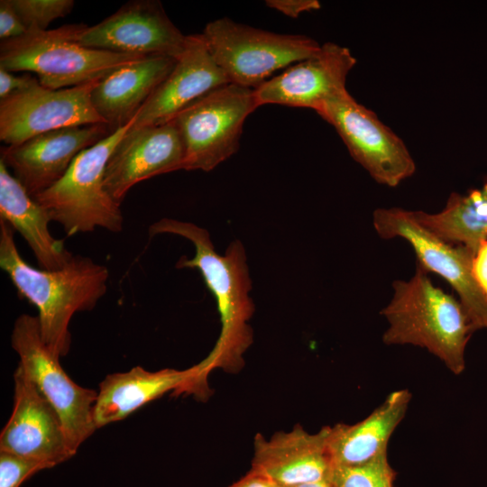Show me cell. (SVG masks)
<instances>
[{
  "label": "cell",
  "instance_id": "603a6c76",
  "mask_svg": "<svg viewBox=\"0 0 487 487\" xmlns=\"http://www.w3.org/2000/svg\"><path fill=\"white\" fill-rule=\"evenodd\" d=\"M417 221L446 243L462 245L474 255L487 240V185L468 195L452 193L436 214L413 211Z\"/></svg>",
  "mask_w": 487,
  "mask_h": 487
},
{
  "label": "cell",
  "instance_id": "83f0119b",
  "mask_svg": "<svg viewBox=\"0 0 487 487\" xmlns=\"http://www.w3.org/2000/svg\"><path fill=\"white\" fill-rule=\"evenodd\" d=\"M40 84L36 77L29 73L16 76L0 68V100Z\"/></svg>",
  "mask_w": 487,
  "mask_h": 487
},
{
  "label": "cell",
  "instance_id": "7a4b0ae2",
  "mask_svg": "<svg viewBox=\"0 0 487 487\" xmlns=\"http://www.w3.org/2000/svg\"><path fill=\"white\" fill-rule=\"evenodd\" d=\"M171 234L182 236L195 247L192 259L181 257L179 269H197L213 294L221 319V334L209 355L200 364L207 374L212 369L234 368L253 341L248 321L254 310L246 253L241 241H233L224 255L216 253L209 233L193 223L162 218L149 227V235Z\"/></svg>",
  "mask_w": 487,
  "mask_h": 487
},
{
  "label": "cell",
  "instance_id": "6da1fadb",
  "mask_svg": "<svg viewBox=\"0 0 487 487\" xmlns=\"http://www.w3.org/2000/svg\"><path fill=\"white\" fill-rule=\"evenodd\" d=\"M14 228L0 219V267L20 296L38 310L41 339L58 357L70 349L69 323L75 313L93 309L106 294L108 269L91 258L72 255L61 269L31 266L21 256Z\"/></svg>",
  "mask_w": 487,
  "mask_h": 487
},
{
  "label": "cell",
  "instance_id": "52a82bcc",
  "mask_svg": "<svg viewBox=\"0 0 487 487\" xmlns=\"http://www.w3.org/2000/svg\"><path fill=\"white\" fill-rule=\"evenodd\" d=\"M257 107L254 89L228 83L180 111L171 121L184 149L182 170L210 171L234 154Z\"/></svg>",
  "mask_w": 487,
  "mask_h": 487
},
{
  "label": "cell",
  "instance_id": "d4e9b609",
  "mask_svg": "<svg viewBox=\"0 0 487 487\" xmlns=\"http://www.w3.org/2000/svg\"><path fill=\"white\" fill-rule=\"evenodd\" d=\"M13 5L28 31H47L56 19L69 14L73 0H12Z\"/></svg>",
  "mask_w": 487,
  "mask_h": 487
},
{
  "label": "cell",
  "instance_id": "ac0fdd59",
  "mask_svg": "<svg viewBox=\"0 0 487 487\" xmlns=\"http://www.w3.org/2000/svg\"><path fill=\"white\" fill-rule=\"evenodd\" d=\"M228 83L202 33L188 35L186 47L176 59L174 68L141 107L132 127L170 122L198 98Z\"/></svg>",
  "mask_w": 487,
  "mask_h": 487
},
{
  "label": "cell",
  "instance_id": "4dcf8cb0",
  "mask_svg": "<svg viewBox=\"0 0 487 487\" xmlns=\"http://www.w3.org/2000/svg\"><path fill=\"white\" fill-rule=\"evenodd\" d=\"M229 487H279L265 476L252 470Z\"/></svg>",
  "mask_w": 487,
  "mask_h": 487
},
{
  "label": "cell",
  "instance_id": "1f68e13d",
  "mask_svg": "<svg viewBox=\"0 0 487 487\" xmlns=\"http://www.w3.org/2000/svg\"><path fill=\"white\" fill-rule=\"evenodd\" d=\"M295 487H332V483L330 481H322L318 482L302 484Z\"/></svg>",
  "mask_w": 487,
  "mask_h": 487
},
{
  "label": "cell",
  "instance_id": "8fae6325",
  "mask_svg": "<svg viewBox=\"0 0 487 487\" xmlns=\"http://www.w3.org/2000/svg\"><path fill=\"white\" fill-rule=\"evenodd\" d=\"M98 80L60 89L38 84L0 100V140L16 145L64 127L106 124L91 101Z\"/></svg>",
  "mask_w": 487,
  "mask_h": 487
},
{
  "label": "cell",
  "instance_id": "484cf974",
  "mask_svg": "<svg viewBox=\"0 0 487 487\" xmlns=\"http://www.w3.org/2000/svg\"><path fill=\"white\" fill-rule=\"evenodd\" d=\"M51 468L46 462L0 451V487H20L34 473Z\"/></svg>",
  "mask_w": 487,
  "mask_h": 487
},
{
  "label": "cell",
  "instance_id": "7402d4cb",
  "mask_svg": "<svg viewBox=\"0 0 487 487\" xmlns=\"http://www.w3.org/2000/svg\"><path fill=\"white\" fill-rule=\"evenodd\" d=\"M410 399L408 390L395 391L362 421L329 427L328 447L335 465L361 464L387 453L390 437Z\"/></svg>",
  "mask_w": 487,
  "mask_h": 487
},
{
  "label": "cell",
  "instance_id": "4316f807",
  "mask_svg": "<svg viewBox=\"0 0 487 487\" xmlns=\"http://www.w3.org/2000/svg\"><path fill=\"white\" fill-rule=\"evenodd\" d=\"M27 32L12 0L0 1V39L5 41L23 35Z\"/></svg>",
  "mask_w": 487,
  "mask_h": 487
},
{
  "label": "cell",
  "instance_id": "cb8c5ba5",
  "mask_svg": "<svg viewBox=\"0 0 487 487\" xmlns=\"http://www.w3.org/2000/svg\"><path fill=\"white\" fill-rule=\"evenodd\" d=\"M396 472L383 453L356 465H335L331 476L334 487H392Z\"/></svg>",
  "mask_w": 487,
  "mask_h": 487
},
{
  "label": "cell",
  "instance_id": "d6986e66",
  "mask_svg": "<svg viewBox=\"0 0 487 487\" xmlns=\"http://www.w3.org/2000/svg\"><path fill=\"white\" fill-rule=\"evenodd\" d=\"M206 377L199 363L187 370L166 368L157 372L135 366L125 372L108 374L99 384L95 425L99 428L120 421L169 391H198Z\"/></svg>",
  "mask_w": 487,
  "mask_h": 487
},
{
  "label": "cell",
  "instance_id": "ba28073f",
  "mask_svg": "<svg viewBox=\"0 0 487 487\" xmlns=\"http://www.w3.org/2000/svg\"><path fill=\"white\" fill-rule=\"evenodd\" d=\"M11 345L40 392L58 412L69 445L76 454L96 429L94 408L97 392L78 385L65 372L55 355L44 344L37 317L22 314L14 322Z\"/></svg>",
  "mask_w": 487,
  "mask_h": 487
},
{
  "label": "cell",
  "instance_id": "d6a6232c",
  "mask_svg": "<svg viewBox=\"0 0 487 487\" xmlns=\"http://www.w3.org/2000/svg\"><path fill=\"white\" fill-rule=\"evenodd\" d=\"M332 487H334V486L332 485Z\"/></svg>",
  "mask_w": 487,
  "mask_h": 487
},
{
  "label": "cell",
  "instance_id": "e0dca14e",
  "mask_svg": "<svg viewBox=\"0 0 487 487\" xmlns=\"http://www.w3.org/2000/svg\"><path fill=\"white\" fill-rule=\"evenodd\" d=\"M328 434L329 427L310 434L299 425L289 432H278L270 439L258 434L251 470L279 487L331 482L335 464Z\"/></svg>",
  "mask_w": 487,
  "mask_h": 487
},
{
  "label": "cell",
  "instance_id": "f1b7e54d",
  "mask_svg": "<svg viewBox=\"0 0 487 487\" xmlns=\"http://www.w3.org/2000/svg\"><path fill=\"white\" fill-rule=\"evenodd\" d=\"M265 5L290 18H298L303 13L321 7L317 0H267Z\"/></svg>",
  "mask_w": 487,
  "mask_h": 487
},
{
  "label": "cell",
  "instance_id": "f546056e",
  "mask_svg": "<svg viewBox=\"0 0 487 487\" xmlns=\"http://www.w3.org/2000/svg\"><path fill=\"white\" fill-rule=\"evenodd\" d=\"M473 274L487 296V240L481 243L473 257Z\"/></svg>",
  "mask_w": 487,
  "mask_h": 487
},
{
  "label": "cell",
  "instance_id": "5b68a950",
  "mask_svg": "<svg viewBox=\"0 0 487 487\" xmlns=\"http://www.w3.org/2000/svg\"><path fill=\"white\" fill-rule=\"evenodd\" d=\"M134 121L135 116L126 125L83 150L60 180L33 197L51 220L62 225L68 236L92 232L96 227L115 233L122 230L120 204L106 192L104 175L111 153Z\"/></svg>",
  "mask_w": 487,
  "mask_h": 487
},
{
  "label": "cell",
  "instance_id": "4fadbf2b",
  "mask_svg": "<svg viewBox=\"0 0 487 487\" xmlns=\"http://www.w3.org/2000/svg\"><path fill=\"white\" fill-rule=\"evenodd\" d=\"M113 132L107 124L64 127L3 147L0 160L33 198L60 180L79 152Z\"/></svg>",
  "mask_w": 487,
  "mask_h": 487
},
{
  "label": "cell",
  "instance_id": "2e32d148",
  "mask_svg": "<svg viewBox=\"0 0 487 487\" xmlns=\"http://www.w3.org/2000/svg\"><path fill=\"white\" fill-rule=\"evenodd\" d=\"M184 149L173 121L131 127L116 144L105 170L104 185L121 204L129 189L154 176L182 170Z\"/></svg>",
  "mask_w": 487,
  "mask_h": 487
},
{
  "label": "cell",
  "instance_id": "3957f363",
  "mask_svg": "<svg viewBox=\"0 0 487 487\" xmlns=\"http://www.w3.org/2000/svg\"><path fill=\"white\" fill-rule=\"evenodd\" d=\"M392 288V299L381 312L389 323L383 343L426 348L452 372L462 373L474 330L460 300L436 287L419 265L409 280H394Z\"/></svg>",
  "mask_w": 487,
  "mask_h": 487
},
{
  "label": "cell",
  "instance_id": "44dd1931",
  "mask_svg": "<svg viewBox=\"0 0 487 487\" xmlns=\"http://www.w3.org/2000/svg\"><path fill=\"white\" fill-rule=\"evenodd\" d=\"M0 219L18 231L33 253L41 269H61L72 257L63 240L54 238L45 209L31 197L0 160Z\"/></svg>",
  "mask_w": 487,
  "mask_h": 487
},
{
  "label": "cell",
  "instance_id": "8992f818",
  "mask_svg": "<svg viewBox=\"0 0 487 487\" xmlns=\"http://www.w3.org/2000/svg\"><path fill=\"white\" fill-rule=\"evenodd\" d=\"M202 35L230 83L253 89L275 71L315 55L321 48L306 35L276 33L225 17L208 23Z\"/></svg>",
  "mask_w": 487,
  "mask_h": 487
},
{
  "label": "cell",
  "instance_id": "9a60e30c",
  "mask_svg": "<svg viewBox=\"0 0 487 487\" xmlns=\"http://www.w3.org/2000/svg\"><path fill=\"white\" fill-rule=\"evenodd\" d=\"M355 64L348 48L326 42L315 55L254 88L256 103L258 106L272 104L317 112L327 100L346 89L347 76Z\"/></svg>",
  "mask_w": 487,
  "mask_h": 487
},
{
  "label": "cell",
  "instance_id": "9c48e42d",
  "mask_svg": "<svg viewBox=\"0 0 487 487\" xmlns=\"http://www.w3.org/2000/svg\"><path fill=\"white\" fill-rule=\"evenodd\" d=\"M373 226L381 238L401 237L413 248L418 265L446 280L459 297L473 330L487 327V296L473 274L474 254L466 247L441 240L423 225L413 211L378 208Z\"/></svg>",
  "mask_w": 487,
  "mask_h": 487
},
{
  "label": "cell",
  "instance_id": "5bb4252c",
  "mask_svg": "<svg viewBox=\"0 0 487 487\" xmlns=\"http://www.w3.org/2000/svg\"><path fill=\"white\" fill-rule=\"evenodd\" d=\"M14 381V409L0 435V451L35 458L53 467L70 459L75 453L58 412L19 363Z\"/></svg>",
  "mask_w": 487,
  "mask_h": 487
},
{
  "label": "cell",
  "instance_id": "277c9868",
  "mask_svg": "<svg viewBox=\"0 0 487 487\" xmlns=\"http://www.w3.org/2000/svg\"><path fill=\"white\" fill-rule=\"evenodd\" d=\"M87 25L65 24L47 31H28L1 41L0 68L36 74L41 86L60 89L101 79L146 56L117 53L80 45L78 37Z\"/></svg>",
  "mask_w": 487,
  "mask_h": 487
},
{
  "label": "cell",
  "instance_id": "30bf717a",
  "mask_svg": "<svg viewBox=\"0 0 487 487\" xmlns=\"http://www.w3.org/2000/svg\"><path fill=\"white\" fill-rule=\"evenodd\" d=\"M317 113L335 129L351 156L379 184L396 187L415 172V161L403 141L347 89Z\"/></svg>",
  "mask_w": 487,
  "mask_h": 487
},
{
  "label": "cell",
  "instance_id": "ffe728a7",
  "mask_svg": "<svg viewBox=\"0 0 487 487\" xmlns=\"http://www.w3.org/2000/svg\"><path fill=\"white\" fill-rule=\"evenodd\" d=\"M175 64L173 57L152 55L114 70L91 92L95 110L114 131L126 125Z\"/></svg>",
  "mask_w": 487,
  "mask_h": 487
},
{
  "label": "cell",
  "instance_id": "7c38bea8",
  "mask_svg": "<svg viewBox=\"0 0 487 487\" xmlns=\"http://www.w3.org/2000/svg\"><path fill=\"white\" fill-rule=\"evenodd\" d=\"M157 0H133L100 23L87 26L78 37L85 47L142 56L177 59L187 42Z\"/></svg>",
  "mask_w": 487,
  "mask_h": 487
}]
</instances>
